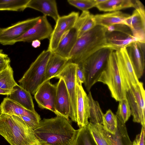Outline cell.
I'll list each match as a JSON object with an SVG mask.
<instances>
[{
  "label": "cell",
  "mask_w": 145,
  "mask_h": 145,
  "mask_svg": "<svg viewBox=\"0 0 145 145\" xmlns=\"http://www.w3.org/2000/svg\"><path fill=\"white\" fill-rule=\"evenodd\" d=\"M34 131L41 145H73L77 132L69 120L60 116L43 119Z\"/></svg>",
  "instance_id": "6da1fadb"
},
{
  "label": "cell",
  "mask_w": 145,
  "mask_h": 145,
  "mask_svg": "<svg viewBox=\"0 0 145 145\" xmlns=\"http://www.w3.org/2000/svg\"><path fill=\"white\" fill-rule=\"evenodd\" d=\"M106 27L96 25L79 37L69 57V61L80 64L98 50L108 48L115 51L107 42Z\"/></svg>",
  "instance_id": "7a4b0ae2"
},
{
  "label": "cell",
  "mask_w": 145,
  "mask_h": 145,
  "mask_svg": "<svg viewBox=\"0 0 145 145\" xmlns=\"http://www.w3.org/2000/svg\"><path fill=\"white\" fill-rule=\"evenodd\" d=\"M0 135L10 145H41L34 130L17 116L0 114Z\"/></svg>",
  "instance_id": "3957f363"
},
{
  "label": "cell",
  "mask_w": 145,
  "mask_h": 145,
  "mask_svg": "<svg viewBox=\"0 0 145 145\" xmlns=\"http://www.w3.org/2000/svg\"><path fill=\"white\" fill-rule=\"evenodd\" d=\"M52 53L48 50L43 51L18 81L19 85L31 95L45 81L46 65Z\"/></svg>",
  "instance_id": "277c9868"
},
{
  "label": "cell",
  "mask_w": 145,
  "mask_h": 145,
  "mask_svg": "<svg viewBox=\"0 0 145 145\" xmlns=\"http://www.w3.org/2000/svg\"><path fill=\"white\" fill-rule=\"evenodd\" d=\"M113 49L103 48L97 51L81 63L84 71L85 80L84 83L89 92L97 82L105 68L108 60Z\"/></svg>",
  "instance_id": "5b68a950"
},
{
  "label": "cell",
  "mask_w": 145,
  "mask_h": 145,
  "mask_svg": "<svg viewBox=\"0 0 145 145\" xmlns=\"http://www.w3.org/2000/svg\"><path fill=\"white\" fill-rule=\"evenodd\" d=\"M98 82L107 85L111 96L116 101L126 98V91L120 72L115 51L110 54L106 67Z\"/></svg>",
  "instance_id": "8992f818"
},
{
  "label": "cell",
  "mask_w": 145,
  "mask_h": 145,
  "mask_svg": "<svg viewBox=\"0 0 145 145\" xmlns=\"http://www.w3.org/2000/svg\"><path fill=\"white\" fill-rule=\"evenodd\" d=\"M126 96L133 116V121L145 127V91L143 83L139 82L126 92Z\"/></svg>",
  "instance_id": "52a82bcc"
},
{
  "label": "cell",
  "mask_w": 145,
  "mask_h": 145,
  "mask_svg": "<svg viewBox=\"0 0 145 145\" xmlns=\"http://www.w3.org/2000/svg\"><path fill=\"white\" fill-rule=\"evenodd\" d=\"M77 64L68 61L62 71L55 77L64 81L69 96L71 109L69 117L76 122V77Z\"/></svg>",
  "instance_id": "ba28073f"
},
{
  "label": "cell",
  "mask_w": 145,
  "mask_h": 145,
  "mask_svg": "<svg viewBox=\"0 0 145 145\" xmlns=\"http://www.w3.org/2000/svg\"><path fill=\"white\" fill-rule=\"evenodd\" d=\"M79 16V12L73 11L59 17L49 39L48 50L53 52L56 49L63 36L74 26Z\"/></svg>",
  "instance_id": "9c48e42d"
},
{
  "label": "cell",
  "mask_w": 145,
  "mask_h": 145,
  "mask_svg": "<svg viewBox=\"0 0 145 145\" xmlns=\"http://www.w3.org/2000/svg\"><path fill=\"white\" fill-rule=\"evenodd\" d=\"M40 16L19 22L6 27H0V44H14V40L23 35L37 23Z\"/></svg>",
  "instance_id": "30bf717a"
},
{
  "label": "cell",
  "mask_w": 145,
  "mask_h": 145,
  "mask_svg": "<svg viewBox=\"0 0 145 145\" xmlns=\"http://www.w3.org/2000/svg\"><path fill=\"white\" fill-rule=\"evenodd\" d=\"M118 66L126 91L139 81L135 73L126 48L115 51Z\"/></svg>",
  "instance_id": "8fae6325"
},
{
  "label": "cell",
  "mask_w": 145,
  "mask_h": 145,
  "mask_svg": "<svg viewBox=\"0 0 145 145\" xmlns=\"http://www.w3.org/2000/svg\"><path fill=\"white\" fill-rule=\"evenodd\" d=\"M85 11H83L74 26L62 37L54 52L69 60L72 49L78 38L79 32L84 17Z\"/></svg>",
  "instance_id": "7c38bea8"
},
{
  "label": "cell",
  "mask_w": 145,
  "mask_h": 145,
  "mask_svg": "<svg viewBox=\"0 0 145 145\" xmlns=\"http://www.w3.org/2000/svg\"><path fill=\"white\" fill-rule=\"evenodd\" d=\"M53 29L46 16H40L36 24L23 35L16 39L14 44L19 42H32L34 40L49 39Z\"/></svg>",
  "instance_id": "4fadbf2b"
},
{
  "label": "cell",
  "mask_w": 145,
  "mask_h": 145,
  "mask_svg": "<svg viewBox=\"0 0 145 145\" xmlns=\"http://www.w3.org/2000/svg\"><path fill=\"white\" fill-rule=\"evenodd\" d=\"M56 91V85L52 84L50 80L44 82L34 94L38 106L42 109L51 111L56 114L55 103Z\"/></svg>",
  "instance_id": "5bb4252c"
},
{
  "label": "cell",
  "mask_w": 145,
  "mask_h": 145,
  "mask_svg": "<svg viewBox=\"0 0 145 145\" xmlns=\"http://www.w3.org/2000/svg\"><path fill=\"white\" fill-rule=\"evenodd\" d=\"M123 24L130 28L134 37L145 43V10L143 5L135 8L132 14L124 20Z\"/></svg>",
  "instance_id": "9a60e30c"
},
{
  "label": "cell",
  "mask_w": 145,
  "mask_h": 145,
  "mask_svg": "<svg viewBox=\"0 0 145 145\" xmlns=\"http://www.w3.org/2000/svg\"><path fill=\"white\" fill-rule=\"evenodd\" d=\"M76 122L81 128L89 123V99L82 84L76 80Z\"/></svg>",
  "instance_id": "2e32d148"
},
{
  "label": "cell",
  "mask_w": 145,
  "mask_h": 145,
  "mask_svg": "<svg viewBox=\"0 0 145 145\" xmlns=\"http://www.w3.org/2000/svg\"><path fill=\"white\" fill-rule=\"evenodd\" d=\"M145 43L135 42L126 48L135 73L138 79L142 76L144 71Z\"/></svg>",
  "instance_id": "e0dca14e"
},
{
  "label": "cell",
  "mask_w": 145,
  "mask_h": 145,
  "mask_svg": "<svg viewBox=\"0 0 145 145\" xmlns=\"http://www.w3.org/2000/svg\"><path fill=\"white\" fill-rule=\"evenodd\" d=\"M55 108L57 116H63L69 120L71 106L69 96L63 80L60 78L56 85Z\"/></svg>",
  "instance_id": "ac0fdd59"
},
{
  "label": "cell",
  "mask_w": 145,
  "mask_h": 145,
  "mask_svg": "<svg viewBox=\"0 0 145 145\" xmlns=\"http://www.w3.org/2000/svg\"><path fill=\"white\" fill-rule=\"evenodd\" d=\"M0 106L2 113L28 117L39 123L41 120L40 115L36 112H34L25 108L9 99L8 96L4 98Z\"/></svg>",
  "instance_id": "d6986e66"
},
{
  "label": "cell",
  "mask_w": 145,
  "mask_h": 145,
  "mask_svg": "<svg viewBox=\"0 0 145 145\" xmlns=\"http://www.w3.org/2000/svg\"><path fill=\"white\" fill-rule=\"evenodd\" d=\"M117 126L114 134L108 132L104 128L103 125L101 127L103 134L111 145H133L127 133L125 123L117 118Z\"/></svg>",
  "instance_id": "ffe728a7"
},
{
  "label": "cell",
  "mask_w": 145,
  "mask_h": 145,
  "mask_svg": "<svg viewBox=\"0 0 145 145\" xmlns=\"http://www.w3.org/2000/svg\"><path fill=\"white\" fill-rule=\"evenodd\" d=\"M52 18L56 22L60 17L56 1L54 0H30L27 6Z\"/></svg>",
  "instance_id": "44dd1931"
},
{
  "label": "cell",
  "mask_w": 145,
  "mask_h": 145,
  "mask_svg": "<svg viewBox=\"0 0 145 145\" xmlns=\"http://www.w3.org/2000/svg\"><path fill=\"white\" fill-rule=\"evenodd\" d=\"M143 5L137 0H106L97 5L96 7L100 11L112 12L131 7L136 8Z\"/></svg>",
  "instance_id": "7402d4cb"
},
{
  "label": "cell",
  "mask_w": 145,
  "mask_h": 145,
  "mask_svg": "<svg viewBox=\"0 0 145 145\" xmlns=\"http://www.w3.org/2000/svg\"><path fill=\"white\" fill-rule=\"evenodd\" d=\"M8 96L9 99L25 108L34 112H36L31 95L17 84L13 87Z\"/></svg>",
  "instance_id": "603a6c76"
},
{
  "label": "cell",
  "mask_w": 145,
  "mask_h": 145,
  "mask_svg": "<svg viewBox=\"0 0 145 145\" xmlns=\"http://www.w3.org/2000/svg\"><path fill=\"white\" fill-rule=\"evenodd\" d=\"M106 37L107 43L112 46L115 51L121 48H126L134 42H140L132 35L118 32H106Z\"/></svg>",
  "instance_id": "cb8c5ba5"
},
{
  "label": "cell",
  "mask_w": 145,
  "mask_h": 145,
  "mask_svg": "<svg viewBox=\"0 0 145 145\" xmlns=\"http://www.w3.org/2000/svg\"><path fill=\"white\" fill-rule=\"evenodd\" d=\"M68 59L52 52L46 68L45 81L57 75L69 61Z\"/></svg>",
  "instance_id": "d4e9b609"
},
{
  "label": "cell",
  "mask_w": 145,
  "mask_h": 145,
  "mask_svg": "<svg viewBox=\"0 0 145 145\" xmlns=\"http://www.w3.org/2000/svg\"><path fill=\"white\" fill-rule=\"evenodd\" d=\"M130 15L120 11L94 15L96 25L106 27L113 24H123L126 19Z\"/></svg>",
  "instance_id": "484cf974"
},
{
  "label": "cell",
  "mask_w": 145,
  "mask_h": 145,
  "mask_svg": "<svg viewBox=\"0 0 145 145\" xmlns=\"http://www.w3.org/2000/svg\"><path fill=\"white\" fill-rule=\"evenodd\" d=\"M88 96L89 99V122L94 124L102 125L104 114L98 102L93 99L90 91Z\"/></svg>",
  "instance_id": "4316f807"
},
{
  "label": "cell",
  "mask_w": 145,
  "mask_h": 145,
  "mask_svg": "<svg viewBox=\"0 0 145 145\" xmlns=\"http://www.w3.org/2000/svg\"><path fill=\"white\" fill-rule=\"evenodd\" d=\"M73 145H97L87 127L77 130L76 137Z\"/></svg>",
  "instance_id": "83f0119b"
},
{
  "label": "cell",
  "mask_w": 145,
  "mask_h": 145,
  "mask_svg": "<svg viewBox=\"0 0 145 145\" xmlns=\"http://www.w3.org/2000/svg\"><path fill=\"white\" fill-rule=\"evenodd\" d=\"M30 0H0V10L23 11Z\"/></svg>",
  "instance_id": "f1b7e54d"
},
{
  "label": "cell",
  "mask_w": 145,
  "mask_h": 145,
  "mask_svg": "<svg viewBox=\"0 0 145 145\" xmlns=\"http://www.w3.org/2000/svg\"><path fill=\"white\" fill-rule=\"evenodd\" d=\"M16 84L13 77V71L10 65L0 72V88L12 90Z\"/></svg>",
  "instance_id": "f546056e"
},
{
  "label": "cell",
  "mask_w": 145,
  "mask_h": 145,
  "mask_svg": "<svg viewBox=\"0 0 145 145\" xmlns=\"http://www.w3.org/2000/svg\"><path fill=\"white\" fill-rule=\"evenodd\" d=\"M102 125L105 130L112 134H115L117 126V118L110 109H108L104 114Z\"/></svg>",
  "instance_id": "4dcf8cb0"
},
{
  "label": "cell",
  "mask_w": 145,
  "mask_h": 145,
  "mask_svg": "<svg viewBox=\"0 0 145 145\" xmlns=\"http://www.w3.org/2000/svg\"><path fill=\"white\" fill-rule=\"evenodd\" d=\"M101 125L94 124L89 122L87 127L90 132L97 145H111L103 134Z\"/></svg>",
  "instance_id": "1f68e13d"
},
{
  "label": "cell",
  "mask_w": 145,
  "mask_h": 145,
  "mask_svg": "<svg viewBox=\"0 0 145 145\" xmlns=\"http://www.w3.org/2000/svg\"><path fill=\"white\" fill-rule=\"evenodd\" d=\"M131 115V110L126 98L119 101L118 110L116 115L117 118L125 123Z\"/></svg>",
  "instance_id": "d6a6232c"
},
{
  "label": "cell",
  "mask_w": 145,
  "mask_h": 145,
  "mask_svg": "<svg viewBox=\"0 0 145 145\" xmlns=\"http://www.w3.org/2000/svg\"><path fill=\"white\" fill-rule=\"evenodd\" d=\"M96 25L94 15L90 14L88 11H85L84 17L79 32L78 38Z\"/></svg>",
  "instance_id": "836d02e7"
},
{
  "label": "cell",
  "mask_w": 145,
  "mask_h": 145,
  "mask_svg": "<svg viewBox=\"0 0 145 145\" xmlns=\"http://www.w3.org/2000/svg\"><path fill=\"white\" fill-rule=\"evenodd\" d=\"M67 1L70 5L82 11H88L96 5L95 0H68Z\"/></svg>",
  "instance_id": "e575fe53"
},
{
  "label": "cell",
  "mask_w": 145,
  "mask_h": 145,
  "mask_svg": "<svg viewBox=\"0 0 145 145\" xmlns=\"http://www.w3.org/2000/svg\"><path fill=\"white\" fill-rule=\"evenodd\" d=\"M107 32L116 31L124 33L129 35H132L130 28L127 25L121 24H115L106 27Z\"/></svg>",
  "instance_id": "d590c367"
},
{
  "label": "cell",
  "mask_w": 145,
  "mask_h": 145,
  "mask_svg": "<svg viewBox=\"0 0 145 145\" xmlns=\"http://www.w3.org/2000/svg\"><path fill=\"white\" fill-rule=\"evenodd\" d=\"M10 60L8 55L3 50L0 49V72L7 68L9 65Z\"/></svg>",
  "instance_id": "8d00e7d4"
},
{
  "label": "cell",
  "mask_w": 145,
  "mask_h": 145,
  "mask_svg": "<svg viewBox=\"0 0 145 145\" xmlns=\"http://www.w3.org/2000/svg\"><path fill=\"white\" fill-rule=\"evenodd\" d=\"M77 65L76 71V80L82 84L84 83L85 80L84 72L81 64Z\"/></svg>",
  "instance_id": "74e56055"
},
{
  "label": "cell",
  "mask_w": 145,
  "mask_h": 145,
  "mask_svg": "<svg viewBox=\"0 0 145 145\" xmlns=\"http://www.w3.org/2000/svg\"><path fill=\"white\" fill-rule=\"evenodd\" d=\"M145 128L142 126L140 133L137 135L133 145H144Z\"/></svg>",
  "instance_id": "f35d334b"
},
{
  "label": "cell",
  "mask_w": 145,
  "mask_h": 145,
  "mask_svg": "<svg viewBox=\"0 0 145 145\" xmlns=\"http://www.w3.org/2000/svg\"><path fill=\"white\" fill-rule=\"evenodd\" d=\"M11 91V90L5 89L0 88V94L8 96L10 93Z\"/></svg>",
  "instance_id": "ab89813d"
},
{
  "label": "cell",
  "mask_w": 145,
  "mask_h": 145,
  "mask_svg": "<svg viewBox=\"0 0 145 145\" xmlns=\"http://www.w3.org/2000/svg\"><path fill=\"white\" fill-rule=\"evenodd\" d=\"M41 43L40 40H35L32 42V46L34 48H37L39 47Z\"/></svg>",
  "instance_id": "60d3db41"
},
{
  "label": "cell",
  "mask_w": 145,
  "mask_h": 145,
  "mask_svg": "<svg viewBox=\"0 0 145 145\" xmlns=\"http://www.w3.org/2000/svg\"><path fill=\"white\" fill-rule=\"evenodd\" d=\"M2 113V111L1 110V106H0V114Z\"/></svg>",
  "instance_id": "b9f144b4"
}]
</instances>
